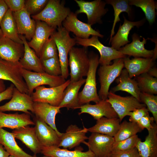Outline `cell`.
Returning <instances> with one entry per match:
<instances>
[{
	"instance_id": "cell-40",
	"label": "cell",
	"mask_w": 157,
	"mask_h": 157,
	"mask_svg": "<svg viewBox=\"0 0 157 157\" xmlns=\"http://www.w3.org/2000/svg\"><path fill=\"white\" fill-rule=\"evenodd\" d=\"M140 102L145 104L149 111L153 115L156 124H157V96L154 94L141 92L140 95Z\"/></svg>"
},
{
	"instance_id": "cell-7",
	"label": "cell",
	"mask_w": 157,
	"mask_h": 157,
	"mask_svg": "<svg viewBox=\"0 0 157 157\" xmlns=\"http://www.w3.org/2000/svg\"><path fill=\"white\" fill-rule=\"evenodd\" d=\"M22 73L26 84L28 94L31 95L37 87L44 85L55 87L64 83L66 80L61 76H54L45 72H37L22 69Z\"/></svg>"
},
{
	"instance_id": "cell-35",
	"label": "cell",
	"mask_w": 157,
	"mask_h": 157,
	"mask_svg": "<svg viewBox=\"0 0 157 157\" xmlns=\"http://www.w3.org/2000/svg\"><path fill=\"white\" fill-rule=\"evenodd\" d=\"M106 4L111 5L113 7L114 18L111 30L109 41L115 34V28L116 24L121 21L119 15L122 12L126 13L128 16L131 17L133 16V10L131 6L129 3V0H106Z\"/></svg>"
},
{
	"instance_id": "cell-50",
	"label": "cell",
	"mask_w": 157,
	"mask_h": 157,
	"mask_svg": "<svg viewBox=\"0 0 157 157\" xmlns=\"http://www.w3.org/2000/svg\"><path fill=\"white\" fill-rule=\"evenodd\" d=\"M3 146L0 144V157H8L10 155L4 149Z\"/></svg>"
},
{
	"instance_id": "cell-13",
	"label": "cell",
	"mask_w": 157,
	"mask_h": 157,
	"mask_svg": "<svg viewBox=\"0 0 157 157\" xmlns=\"http://www.w3.org/2000/svg\"><path fill=\"white\" fill-rule=\"evenodd\" d=\"M62 26L69 32H72L76 37L82 39L88 38L91 35L101 38L104 35L94 29L91 26L80 21L77 15L71 12L63 21Z\"/></svg>"
},
{
	"instance_id": "cell-17",
	"label": "cell",
	"mask_w": 157,
	"mask_h": 157,
	"mask_svg": "<svg viewBox=\"0 0 157 157\" xmlns=\"http://www.w3.org/2000/svg\"><path fill=\"white\" fill-rule=\"evenodd\" d=\"M33 121L36 135L42 147H58L60 137L57 132L44 122L36 117Z\"/></svg>"
},
{
	"instance_id": "cell-55",
	"label": "cell",
	"mask_w": 157,
	"mask_h": 157,
	"mask_svg": "<svg viewBox=\"0 0 157 157\" xmlns=\"http://www.w3.org/2000/svg\"><path fill=\"white\" fill-rule=\"evenodd\" d=\"M42 157H50V156H43Z\"/></svg>"
},
{
	"instance_id": "cell-14",
	"label": "cell",
	"mask_w": 157,
	"mask_h": 157,
	"mask_svg": "<svg viewBox=\"0 0 157 157\" xmlns=\"http://www.w3.org/2000/svg\"><path fill=\"white\" fill-rule=\"evenodd\" d=\"M34 103L31 95L21 92L15 87L10 100L0 106V111H19L31 114L29 111L33 113Z\"/></svg>"
},
{
	"instance_id": "cell-19",
	"label": "cell",
	"mask_w": 157,
	"mask_h": 157,
	"mask_svg": "<svg viewBox=\"0 0 157 157\" xmlns=\"http://www.w3.org/2000/svg\"><path fill=\"white\" fill-rule=\"evenodd\" d=\"M80 112L79 115L83 113L88 114L97 120L103 117L108 118L118 117L117 113L111 105L106 100H101L95 104H89L80 106Z\"/></svg>"
},
{
	"instance_id": "cell-15",
	"label": "cell",
	"mask_w": 157,
	"mask_h": 157,
	"mask_svg": "<svg viewBox=\"0 0 157 157\" xmlns=\"http://www.w3.org/2000/svg\"><path fill=\"white\" fill-rule=\"evenodd\" d=\"M132 41L118 50L123 54L134 58L142 57L144 58H152L155 60L157 58V53L155 49L148 50L145 49L144 44L147 42V39L143 38L140 41L141 37L136 33L132 36Z\"/></svg>"
},
{
	"instance_id": "cell-46",
	"label": "cell",
	"mask_w": 157,
	"mask_h": 157,
	"mask_svg": "<svg viewBox=\"0 0 157 157\" xmlns=\"http://www.w3.org/2000/svg\"><path fill=\"white\" fill-rule=\"evenodd\" d=\"M154 121L153 117L150 116L148 113L143 116L137 123L143 130L146 129L148 131L153 127Z\"/></svg>"
},
{
	"instance_id": "cell-18",
	"label": "cell",
	"mask_w": 157,
	"mask_h": 157,
	"mask_svg": "<svg viewBox=\"0 0 157 157\" xmlns=\"http://www.w3.org/2000/svg\"><path fill=\"white\" fill-rule=\"evenodd\" d=\"M35 20L36 26L34 35L31 40L27 42L29 46L39 58L43 45L56 29L50 26L44 22Z\"/></svg>"
},
{
	"instance_id": "cell-29",
	"label": "cell",
	"mask_w": 157,
	"mask_h": 157,
	"mask_svg": "<svg viewBox=\"0 0 157 157\" xmlns=\"http://www.w3.org/2000/svg\"><path fill=\"white\" fill-rule=\"evenodd\" d=\"M85 81V79L83 78L76 82H70L64 90L63 99L59 107L60 108H66L68 110L78 109L80 106L78 103V92Z\"/></svg>"
},
{
	"instance_id": "cell-53",
	"label": "cell",
	"mask_w": 157,
	"mask_h": 157,
	"mask_svg": "<svg viewBox=\"0 0 157 157\" xmlns=\"http://www.w3.org/2000/svg\"><path fill=\"white\" fill-rule=\"evenodd\" d=\"M3 36V33L1 30V28H0V38L1 37Z\"/></svg>"
},
{
	"instance_id": "cell-3",
	"label": "cell",
	"mask_w": 157,
	"mask_h": 157,
	"mask_svg": "<svg viewBox=\"0 0 157 157\" xmlns=\"http://www.w3.org/2000/svg\"><path fill=\"white\" fill-rule=\"evenodd\" d=\"M89 57L90 67L85 85L78 94V103L80 106L89 104L91 101L96 103L101 100L97 93L96 81V73L99 64V57L98 55L93 53Z\"/></svg>"
},
{
	"instance_id": "cell-27",
	"label": "cell",
	"mask_w": 157,
	"mask_h": 157,
	"mask_svg": "<svg viewBox=\"0 0 157 157\" xmlns=\"http://www.w3.org/2000/svg\"><path fill=\"white\" fill-rule=\"evenodd\" d=\"M30 115L24 113L19 114H7L0 111V129L6 127L15 129L29 125H35Z\"/></svg>"
},
{
	"instance_id": "cell-37",
	"label": "cell",
	"mask_w": 157,
	"mask_h": 157,
	"mask_svg": "<svg viewBox=\"0 0 157 157\" xmlns=\"http://www.w3.org/2000/svg\"><path fill=\"white\" fill-rule=\"evenodd\" d=\"M130 6H135L140 8L144 12L149 24L155 22L156 13V3L153 0H129Z\"/></svg>"
},
{
	"instance_id": "cell-49",
	"label": "cell",
	"mask_w": 157,
	"mask_h": 157,
	"mask_svg": "<svg viewBox=\"0 0 157 157\" xmlns=\"http://www.w3.org/2000/svg\"><path fill=\"white\" fill-rule=\"evenodd\" d=\"M8 9L4 0H0V25L2 19Z\"/></svg>"
},
{
	"instance_id": "cell-52",
	"label": "cell",
	"mask_w": 157,
	"mask_h": 157,
	"mask_svg": "<svg viewBox=\"0 0 157 157\" xmlns=\"http://www.w3.org/2000/svg\"><path fill=\"white\" fill-rule=\"evenodd\" d=\"M6 86L3 80H0V93L6 89Z\"/></svg>"
},
{
	"instance_id": "cell-42",
	"label": "cell",
	"mask_w": 157,
	"mask_h": 157,
	"mask_svg": "<svg viewBox=\"0 0 157 157\" xmlns=\"http://www.w3.org/2000/svg\"><path fill=\"white\" fill-rule=\"evenodd\" d=\"M58 55L56 43L50 36L43 45L39 58L41 61L51 58Z\"/></svg>"
},
{
	"instance_id": "cell-48",
	"label": "cell",
	"mask_w": 157,
	"mask_h": 157,
	"mask_svg": "<svg viewBox=\"0 0 157 157\" xmlns=\"http://www.w3.org/2000/svg\"><path fill=\"white\" fill-rule=\"evenodd\" d=\"M15 87L14 85L11 83L4 91L0 93V102L2 101L11 98Z\"/></svg>"
},
{
	"instance_id": "cell-33",
	"label": "cell",
	"mask_w": 157,
	"mask_h": 157,
	"mask_svg": "<svg viewBox=\"0 0 157 157\" xmlns=\"http://www.w3.org/2000/svg\"><path fill=\"white\" fill-rule=\"evenodd\" d=\"M12 133L0 129V144L3 146L10 155L15 157H37L25 152L17 144Z\"/></svg>"
},
{
	"instance_id": "cell-25",
	"label": "cell",
	"mask_w": 157,
	"mask_h": 157,
	"mask_svg": "<svg viewBox=\"0 0 157 157\" xmlns=\"http://www.w3.org/2000/svg\"><path fill=\"white\" fill-rule=\"evenodd\" d=\"M123 60L124 67L131 78L147 73L154 64V60L152 58L136 57L130 59L126 57Z\"/></svg>"
},
{
	"instance_id": "cell-5",
	"label": "cell",
	"mask_w": 157,
	"mask_h": 157,
	"mask_svg": "<svg viewBox=\"0 0 157 157\" xmlns=\"http://www.w3.org/2000/svg\"><path fill=\"white\" fill-rule=\"evenodd\" d=\"M124 67L123 58L114 60L111 65L100 67L98 73L100 87L98 95L101 100L107 99L110 85L119 76Z\"/></svg>"
},
{
	"instance_id": "cell-1",
	"label": "cell",
	"mask_w": 157,
	"mask_h": 157,
	"mask_svg": "<svg viewBox=\"0 0 157 157\" xmlns=\"http://www.w3.org/2000/svg\"><path fill=\"white\" fill-rule=\"evenodd\" d=\"M71 12L60 0H49L45 7L38 14L31 16L35 20L44 22L56 29L62 23Z\"/></svg>"
},
{
	"instance_id": "cell-44",
	"label": "cell",
	"mask_w": 157,
	"mask_h": 157,
	"mask_svg": "<svg viewBox=\"0 0 157 157\" xmlns=\"http://www.w3.org/2000/svg\"><path fill=\"white\" fill-rule=\"evenodd\" d=\"M148 113L149 111L146 107L137 109L130 112L127 116H130L129 122L137 123L143 116Z\"/></svg>"
},
{
	"instance_id": "cell-41",
	"label": "cell",
	"mask_w": 157,
	"mask_h": 157,
	"mask_svg": "<svg viewBox=\"0 0 157 157\" xmlns=\"http://www.w3.org/2000/svg\"><path fill=\"white\" fill-rule=\"evenodd\" d=\"M141 140L136 135L125 140L114 142L113 147L112 153L116 151H124L136 147L138 141Z\"/></svg>"
},
{
	"instance_id": "cell-47",
	"label": "cell",
	"mask_w": 157,
	"mask_h": 157,
	"mask_svg": "<svg viewBox=\"0 0 157 157\" xmlns=\"http://www.w3.org/2000/svg\"><path fill=\"white\" fill-rule=\"evenodd\" d=\"M111 157H141L138 150L135 147L124 151H116L112 153Z\"/></svg>"
},
{
	"instance_id": "cell-32",
	"label": "cell",
	"mask_w": 157,
	"mask_h": 157,
	"mask_svg": "<svg viewBox=\"0 0 157 157\" xmlns=\"http://www.w3.org/2000/svg\"><path fill=\"white\" fill-rule=\"evenodd\" d=\"M41 153L51 157H96L90 149L83 151L81 148L70 151L57 146L42 147Z\"/></svg>"
},
{
	"instance_id": "cell-8",
	"label": "cell",
	"mask_w": 157,
	"mask_h": 157,
	"mask_svg": "<svg viewBox=\"0 0 157 157\" xmlns=\"http://www.w3.org/2000/svg\"><path fill=\"white\" fill-rule=\"evenodd\" d=\"M74 38L76 43L84 47H92L97 50L100 54L99 63L101 65H109L113 60L126 57V55L118 50L103 45L99 40L97 36H92L91 38L88 39H82L76 37Z\"/></svg>"
},
{
	"instance_id": "cell-34",
	"label": "cell",
	"mask_w": 157,
	"mask_h": 157,
	"mask_svg": "<svg viewBox=\"0 0 157 157\" xmlns=\"http://www.w3.org/2000/svg\"><path fill=\"white\" fill-rule=\"evenodd\" d=\"M0 28L4 36L17 43L23 44V41L20 38L18 33L13 12L9 9L2 19L0 25Z\"/></svg>"
},
{
	"instance_id": "cell-10",
	"label": "cell",
	"mask_w": 157,
	"mask_h": 157,
	"mask_svg": "<svg viewBox=\"0 0 157 157\" xmlns=\"http://www.w3.org/2000/svg\"><path fill=\"white\" fill-rule=\"evenodd\" d=\"M106 101L111 105L120 122L128 113L138 108L147 107L137 99L131 96L123 97L109 92Z\"/></svg>"
},
{
	"instance_id": "cell-56",
	"label": "cell",
	"mask_w": 157,
	"mask_h": 157,
	"mask_svg": "<svg viewBox=\"0 0 157 157\" xmlns=\"http://www.w3.org/2000/svg\"></svg>"
},
{
	"instance_id": "cell-21",
	"label": "cell",
	"mask_w": 157,
	"mask_h": 157,
	"mask_svg": "<svg viewBox=\"0 0 157 157\" xmlns=\"http://www.w3.org/2000/svg\"><path fill=\"white\" fill-rule=\"evenodd\" d=\"M24 53L23 44L4 36L0 38V58L8 61H19Z\"/></svg>"
},
{
	"instance_id": "cell-23",
	"label": "cell",
	"mask_w": 157,
	"mask_h": 157,
	"mask_svg": "<svg viewBox=\"0 0 157 157\" xmlns=\"http://www.w3.org/2000/svg\"><path fill=\"white\" fill-rule=\"evenodd\" d=\"M15 138L21 141L34 154L41 153L42 146L37 137L35 127L28 126L14 129L12 132Z\"/></svg>"
},
{
	"instance_id": "cell-28",
	"label": "cell",
	"mask_w": 157,
	"mask_h": 157,
	"mask_svg": "<svg viewBox=\"0 0 157 157\" xmlns=\"http://www.w3.org/2000/svg\"><path fill=\"white\" fill-rule=\"evenodd\" d=\"M141 157H157V125L153 124V127L148 131L145 140L138 142L136 146Z\"/></svg>"
},
{
	"instance_id": "cell-26",
	"label": "cell",
	"mask_w": 157,
	"mask_h": 157,
	"mask_svg": "<svg viewBox=\"0 0 157 157\" xmlns=\"http://www.w3.org/2000/svg\"><path fill=\"white\" fill-rule=\"evenodd\" d=\"M19 35L23 42L24 46L23 56L19 61L22 68L34 72H44L40 58L29 46L25 37L23 35Z\"/></svg>"
},
{
	"instance_id": "cell-36",
	"label": "cell",
	"mask_w": 157,
	"mask_h": 157,
	"mask_svg": "<svg viewBox=\"0 0 157 157\" xmlns=\"http://www.w3.org/2000/svg\"><path fill=\"white\" fill-rule=\"evenodd\" d=\"M142 130L137 123L124 120L120 124L119 130L114 137L115 142L121 141L129 138Z\"/></svg>"
},
{
	"instance_id": "cell-45",
	"label": "cell",
	"mask_w": 157,
	"mask_h": 157,
	"mask_svg": "<svg viewBox=\"0 0 157 157\" xmlns=\"http://www.w3.org/2000/svg\"><path fill=\"white\" fill-rule=\"evenodd\" d=\"M9 9L13 12L19 11L24 8V0H4Z\"/></svg>"
},
{
	"instance_id": "cell-54",
	"label": "cell",
	"mask_w": 157,
	"mask_h": 157,
	"mask_svg": "<svg viewBox=\"0 0 157 157\" xmlns=\"http://www.w3.org/2000/svg\"><path fill=\"white\" fill-rule=\"evenodd\" d=\"M8 157H15L13 156L10 155Z\"/></svg>"
},
{
	"instance_id": "cell-11",
	"label": "cell",
	"mask_w": 157,
	"mask_h": 157,
	"mask_svg": "<svg viewBox=\"0 0 157 157\" xmlns=\"http://www.w3.org/2000/svg\"><path fill=\"white\" fill-rule=\"evenodd\" d=\"M79 9L75 13L85 14L87 16V23L92 26L96 23L101 24V18L108 11L105 8L106 4L105 1L101 0H95L91 1L83 0H75Z\"/></svg>"
},
{
	"instance_id": "cell-30",
	"label": "cell",
	"mask_w": 157,
	"mask_h": 157,
	"mask_svg": "<svg viewBox=\"0 0 157 157\" xmlns=\"http://www.w3.org/2000/svg\"><path fill=\"white\" fill-rule=\"evenodd\" d=\"M115 80L118 84L110 92L114 93L118 91H125L131 94L140 101V95L141 92L137 83L134 78L132 79L129 77L126 69H123L120 75Z\"/></svg>"
},
{
	"instance_id": "cell-39",
	"label": "cell",
	"mask_w": 157,
	"mask_h": 157,
	"mask_svg": "<svg viewBox=\"0 0 157 157\" xmlns=\"http://www.w3.org/2000/svg\"><path fill=\"white\" fill-rule=\"evenodd\" d=\"M45 72L52 76H61L62 70L58 55L41 61Z\"/></svg>"
},
{
	"instance_id": "cell-51",
	"label": "cell",
	"mask_w": 157,
	"mask_h": 157,
	"mask_svg": "<svg viewBox=\"0 0 157 157\" xmlns=\"http://www.w3.org/2000/svg\"><path fill=\"white\" fill-rule=\"evenodd\" d=\"M147 73L151 76L157 78V69L156 67L150 68Z\"/></svg>"
},
{
	"instance_id": "cell-16",
	"label": "cell",
	"mask_w": 157,
	"mask_h": 157,
	"mask_svg": "<svg viewBox=\"0 0 157 157\" xmlns=\"http://www.w3.org/2000/svg\"><path fill=\"white\" fill-rule=\"evenodd\" d=\"M88 132V128L84 126L82 129L75 124L70 125L60 137L58 147L71 149L78 146L88 139V137L86 135Z\"/></svg>"
},
{
	"instance_id": "cell-2",
	"label": "cell",
	"mask_w": 157,
	"mask_h": 157,
	"mask_svg": "<svg viewBox=\"0 0 157 157\" xmlns=\"http://www.w3.org/2000/svg\"><path fill=\"white\" fill-rule=\"evenodd\" d=\"M57 29L51 37L54 40L57 48L62 70L61 76L66 79L69 75L68 56L70 50L76 43V40L70 37L69 32L62 26Z\"/></svg>"
},
{
	"instance_id": "cell-4",
	"label": "cell",
	"mask_w": 157,
	"mask_h": 157,
	"mask_svg": "<svg viewBox=\"0 0 157 157\" xmlns=\"http://www.w3.org/2000/svg\"><path fill=\"white\" fill-rule=\"evenodd\" d=\"M69 55L71 82L78 81L86 76L89 68L90 60L85 49L73 47Z\"/></svg>"
},
{
	"instance_id": "cell-24",
	"label": "cell",
	"mask_w": 157,
	"mask_h": 157,
	"mask_svg": "<svg viewBox=\"0 0 157 157\" xmlns=\"http://www.w3.org/2000/svg\"><path fill=\"white\" fill-rule=\"evenodd\" d=\"M124 22L123 24L120 25L116 34L109 41V44L111 43V47L118 50L122 47L128 44L130 42L128 40V36L131 29L136 26L138 28L143 25L145 22L144 19L140 21L132 22L127 20L123 16Z\"/></svg>"
},
{
	"instance_id": "cell-22",
	"label": "cell",
	"mask_w": 157,
	"mask_h": 157,
	"mask_svg": "<svg viewBox=\"0 0 157 157\" xmlns=\"http://www.w3.org/2000/svg\"><path fill=\"white\" fill-rule=\"evenodd\" d=\"M13 15L16 22L18 34L24 35L26 40L30 41L35 32V21L31 18V15L25 8L13 12Z\"/></svg>"
},
{
	"instance_id": "cell-20",
	"label": "cell",
	"mask_w": 157,
	"mask_h": 157,
	"mask_svg": "<svg viewBox=\"0 0 157 157\" xmlns=\"http://www.w3.org/2000/svg\"><path fill=\"white\" fill-rule=\"evenodd\" d=\"M33 112L35 117L42 120L53 129L60 137L63 133L58 130L55 124L56 117L60 113V108L44 103L34 102Z\"/></svg>"
},
{
	"instance_id": "cell-9",
	"label": "cell",
	"mask_w": 157,
	"mask_h": 157,
	"mask_svg": "<svg viewBox=\"0 0 157 157\" xmlns=\"http://www.w3.org/2000/svg\"><path fill=\"white\" fill-rule=\"evenodd\" d=\"M70 83L68 79L63 84L55 87L47 88L41 86L37 87L31 97L34 102L48 104L59 106L63 99L65 90Z\"/></svg>"
},
{
	"instance_id": "cell-38",
	"label": "cell",
	"mask_w": 157,
	"mask_h": 157,
	"mask_svg": "<svg viewBox=\"0 0 157 157\" xmlns=\"http://www.w3.org/2000/svg\"><path fill=\"white\" fill-rule=\"evenodd\" d=\"M134 79L136 81L141 92L152 94L157 93V78L153 77L147 73L137 76Z\"/></svg>"
},
{
	"instance_id": "cell-12",
	"label": "cell",
	"mask_w": 157,
	"mask_h": 157,
	"mask_svg": "<svg viewBox=\"0 0 157 157\" xmlns=\"http://www.w3.org/2000/svg\"><path fill=\"white\" fill-rule=\"evenodd\" d=\"M86 145L96 157H110L112 154L113 137L96 133H92L88 137Z\"/></svg>"
},
{
	"instance_id": "cell-6",
	"label": "cell",
	"mask_w": 157,
	"mask_h": 157,
	"mask_svg": "<svg viewBox=\"0 0 157 157\" xmlns=\"http://www.w3.org/2000/svg\"><path fill=\"white\" fill-rule=\"evenodd\" d=\"M22 69L19 61H8L0 58V80L10 81L20 92L28 94L27 85L22 76Z\"/></svg>"
},
{
	"instance_id": "cell-31",
	"label": "cell",
	"mask_w": 157,
	"mask_h": 157,
	"mask_svg": "<svg viewBox=\"0 0 157 157\" xmlns=\"http://www.w3.org/2000/svg\"><path fill=\"white\" fill-rule=\"evenodd\" d=\"M120 122L118 117H103L97 120L95 125L88 128V131L91 133H98L114 137L119 130Z\"/></svg>"
},
{
	"instance_id": "cell-43",
	"label": "cell",
	"mask_w": 157,
	"mask_h": 157,
	"mask_svg": "<svg viewBox=\"0 0 157 157\" xmlns=\"http://www.w3.org/2000/svg\"><path fill=\"white\" fill-rule=\"evenodd\" d=\"M48 1V0H25L24 8L31 15H35L43 9Z\"/></svg>"
}]
</instances>
